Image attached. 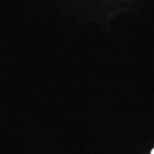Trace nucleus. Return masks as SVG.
Masks as SVG:
<instances>
[{"instance_id": "f257e3e1", "label": "nucleus", "mask_w": 154, "mask_h": 154, "mask_svg": "<svg viewBox=\"0 0 154 154\" xmlns=\"http://www.w3.org/2000/svg\"><path fill=\"white\" fill-rule=\"evenodd\" d=\"M151 154H154V148L153 149L151 150Z\"/></svg>"}]
</instances>
